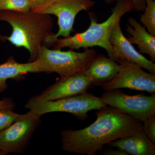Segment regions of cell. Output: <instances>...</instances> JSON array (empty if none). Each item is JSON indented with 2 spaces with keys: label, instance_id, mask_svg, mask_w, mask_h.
<instances>
[{
  "label": "cell",
  "instance_id": "cb8c5ba5",
  "mask_svg": "<svg viewBox=\"0 0 155 155\" xmlns=\"http://www.w3.org/2000/svg\"><path fill=\"white\" fill-rule=\"evenodd\" d=\"M104 1L107 4L110 5L111 3L114 2H116L117 0H104Z\"/></svg>",
  "mask_w": 155,
  "mask_h": 155
},
{
  "label": "cell",
  "instance_id": "603a6c76",
  "mask_svg": "<svg viewBox=\"0 0 155 155\" xmlns=\"http://www.w3.org/2000/svg\"><path fill=\"white\" fill-rule=\"evenodd\" d=\"M134 6V10L137 12L143 11L146 5V0H131Z\"/></svg>",
  "mask_w": 155,
  "mask_h": 155
},
{
  "label": "cell",
  "instance_id": "52a82bcc",
  "mask_svg": "<svg viewBox=\"0 0 155 155\" xmlns=\"http://www.w3.org/2000/svg\"><path fill=\"white\" fill-rule=\"evenodd\" d=\"M40 118L31 111L19 114L11 126L0 132V150L5 155L24 153L29 146L31 137L40 125Z\"/></svg>",
  "mask_w": 155,
  "mask_h": 155
},
{
  "label": "cell",
  "instance_id": "ba28073f",
  "mask_svg": "<svg viewBox=\"0 0 155 155\" xmlns=\"http://www.w3.org/2000/svg\"><path fill=\"white\" fill-rule=\"evenodd\" d=\"M106 105L114 107L143 123L155 115V94L130 95L117 89L103 93L101 97Z\"/></svg>",
  "mask_w": 155,
  "mask_h": 155
},
{
  "label": "cell",
  "instance_id": "9a60e30c",
  "mask_svg": "<svg viewBox=\"0 0 155 155\" xmlns=\"http://www.w3.org/2000/svg\"><path fill=\"white\" fill-rule=\"evenodd\" d=\"M38 72L41 71L36 61L19 63L11 56L6 62L0 64V93L8 88V79H18L27 73Z\"/></svg>",
  "mask_w": 155,
  "mask_h": 155
},
{
  "label": "cell",
  "instance_id": "9c48e42d",
  "mask_svg": "<svg viewBox=\"0 0 155 155\" xmlns=\"http://www.w3.org/2000/svg\"><path fill=\"white\" fill-rule=\"evenodd\" d=\"M119 64L120 70L116 77L102 86L105 91L128 88L155 94V75L146 72L131 61H124Z\"/></svg>",
  "mask_w": 155,
  "mask_h": 155
},
{
  "label": "cell",
  "instance_id": "d6986e66",
  "mask_svg": "<svg viewBox=\"0 0 155 155\" xmlns=\"http://www.w3.org/2000/svg\"><path fill=\"white\" fill-rule=\"evenodd\" d=\"M142 129L149 139L155 144V115L152 116L143 123Z\"/></svg>",
  "mask_w": 155,
  "mask_h": 155
},
{
  "label": "cell",
  "instance_id": "7c38bea8",
  "mask_svg": "<svg viewBox=\"0 0 155 155\" xmlns=\"http://www.w3.org/2000/svg\"><path fill=\"white\" fill-rule=\"evenodd\" d=\"M120 65L103 54L97 55L84 72L90 79L93 86H103L116 77Z\"/></svg>",
  "mask_w": 155,
  "mask_h": 155
},
{
  "label": "cell",
  "instance_id": "7402d4cb",
  "mask_svg": "<svg viewBox=\"0 0 155 155\" xmlns=\"http://www.w3.org/2000/svg\"><path fill=\"white\" fill-rule=\"evenodd\" d=\"M116 150H112L109 149L104 151L102 153L104 155H129L128 153L124 150L117 148Z\"/></svg>",
  "mask_w": 155,
  "mask_h": 155
},
{
  "label": "cell",
  "instance_id": "d4e9b609",
  "mask_svg": "<svg viewBox=\"0 0 155 155\" xmlns=\"http://www.w3.org/2000/svg\"><path fill=\"white\" fill-rule=\"evenodd\" d=\"M5 155V154L4 153L2 152V151L0 150V155Z\"/></svg>",
  "mask_w": 155,
  "mask_h": 155
},
{
  "label": "cell",
  "instance_id": "6da1fadb",
  "mask_svg": "<svg viewBox=\"0 0 155 155\" xmlns=\"http://www.w3.org/2000/svg\"><path fill=\"white\" fill-rule=\"evenodd\" d=\"M95 115L96 120L87 127L80 130H64L61 132L63 151L94 155L104 145L142 129V122L111 106H104Z\"/></svg>",
  "mask_w": 155,
  "mask_h": 155
},
{
  "label": "cell",
  "instance_id": "e0dca14e",
  "mask_svg": "<svg viewBox=\"0 0 155 155\" xmlns=\"http://www.w3.org/2000/svg\"><path fill=\"white\" fill-rule=\"evenodd\" d=\"M3 11L27 12L31 7L28 0H0V11Z\"/></svg>",
  "mask_w": 155,
  "mask_h": 155
},
{
  "label": "cell",
  "instance_id": "ffe728a7",
  "mask_svg": "<svg viewBox=\"0 0 155 155\" xmlns=\"http://www.w3.org/2000/svg\"><path fill=\"white\" fill-rule=\"evenodd\" d=\"M15 106V103L11 98H4L0 100V110H13Z\"/></svg>",
  "mask_w": 155,
  "mask_h": 155
},
{
  "label": "cell",
  "instance_id": "8fae6325",
  "mask_svg": "<svg viewBox=\"0 0 155 155\" xmlns=\"http://www.w3.org/2000/svg\"><path fill=\"white\" fill-rule=\"evenodd\" d=\"M93 87L90 79L84 72L57 78L55 83L36 96L38 99L55 101L82 94Z\"/></svg>",
  "mask_w": 155,
  "mask_h": 155
},
{
  "label": "cell",
  "instance_id": "8992f818",
  "mask_svg": "<svg viewBox=\"0 0 155 155\" xmlns=\"http://www.w3.org/2000/svg\"><path fill=\"white\" fill-rule=\"evenodd\" d=\"M94 5L92 0H51L36 11H32L54 15L58 18V32L47 39L45 46L51 47L53 42L60 37L70 36V34L74 31L76 16L81 11H89Z\"/></svg>",
  "mask_w": 155,
  "mask_h": 155
},
{
  "label": "cell",
  "instance_id": "5bb4252c",
  "mask_svg": "<svg viewBox=\"0 0 155 155\" xmlns=\"http://www.w3.org/2000/svg\"><path fill=\"white\" fill-rule=\"evenodd\" d=\"M108 145L124 150L129 155H155V145L142 129L129 136L119 139Z\"/></svg>",
  "mask_w": 155,
  "mask_h": 155
},
{
  "label": "cell",
  "instance_id": "5b68a950",
  "mask_svg": "<svg viewBox=\"0 0 155 155\" xmlns=\"http://www.w3.org/2000/svg\"><path fill=\"white\" fill-rule=\"evenodd\" d=\"M105 106L101 97L87 92L55 101H45L32 97L25 107L40 116L48 113L64 112L83 120L88 118L89 111L98 110Z\"/></svg>",
  "mask_w": 155,
  "mask_h": 155
},
{
  "label": "cell",
  "instance_id": "2e32d148",
  "mask_svg": "<svg viewBox=\"0 0 155 155\" xmlns=\"http://www.w3.org/2000/svg\"><path fill=\"white\" fill-rule=\"evenodd\" d=\"M143 14H140V22L151 34L155 36V0H146Z\"/></svg>",
  "mask_w": 155,
  "mask_h": 155
},
{
  "label": "cell",
  "instance_id": "3957f363",
  "mask_svg": "<svg viewBox=\"0 0 155 155\" xmlns=\"http://www.w3.org/2000/svg\"><path fill=\"white\" fill-rule=\"evenodd\" d=\"M116 2L112 14L105 21L99 23L94 13L88 12L91 22L87 29L75 34L73 36L57 38L51 46H53L54 49L69 48L72 50L100 47L107 51L108 57L110 58L113 51L110 41L111 31L116 23L120 21L125 14L134 11L131 0H117Z\"/></svg>",
  "mask_w": 155,
  "mask_h": 155
},
{
  "label": "cell",
  "instance_id": "277c9868",
  "mask_svg": "<svg viewBox=\"0 0 155 155\" xmlns=\"http://www.w3.org/2000/svg\"><path fill=\"white\" fill-rule=\"evenodd\" d=\"M95 50L84 49L81 52L70 49L62 51L60 49H50L42 46L35 61L41 72H55L62 78L84 72L97 55Z\"/></svg>",
  "mask_w": 155,
  "mask_h": 155
},
{
  "label": "cell",
  "instance_id": "ac0fdd59",
  "mask_svg": "<svg viewBox=\"0 0 155 155\" xmlns=\"http://www.w3.org/2000/svg\"><path fill=\"white\" fill-rule=\"evenodd\" d=\"M19 115L12 110H0V132L11 126Z\"/></svg>",
  "mask_w": 155,
  "mask_h": 155
},
{
  "label": "cell",
  "instance_id": "30bf717a",
  "mask_svg": "<svg viewBox=\"0 0 155 155\" xmlns=\"http://www.w3.org/2000/svg\"><path fill=\"white\" fill-rule=\"evenodd\" d=\"M110 41L113 47L111 59L119 64L124 61H131L155 75L154 63L135 49L122 32L120 21L116 23L111 31Z\"/></svg>",
  "mask_w": 155,
  "mask_h": 155
},
{
  "label": "cell",
  "instance_id": "7a4b0ae2",
  "mask_svg": "<svg viewBox=\"0 0 155 155\" xmlns=\"http://www.w3.org/2000/svg\"><path fill=\"white\" fill-rule=\"evenodd\" d=\"M8 23L12 28L10 36L0 37L17 48H23L30 54L29 62L35 61L46 41L54 35L53 19L50 15L30 11H0V22Z\"/></svg>",
  "mask_w": 155,
  "mask_h": 155
},
{
  "label": "cell",
  "instance_id": "4fadbf2b",
  "mask_svg": "<svg viewBox=\"0 0 155 155\" xmlns=\"http://www.w3.org/2000/svg\"><path fill=\"white\" fill-rule=\"evenodd\" d=\"M128 24L125 31L127 38L132 45H136L139 52L142 54L148 55L153 63L155 62V36L150 33L140 22L134 17H130L127 19Z\"/></svg>",
  "mask_w": 155,
  "mask_h": 155
},
{
  "label": "cell",
  "instance_id": "44dd1931",
  "mask_svg": "<svg viewBox=\"0 0 155 155\" xmlns=\"http://www.w3.org/2000/svg\"><path fill=\"white\" fill-rule=\"evenodd\" d=\"M31 7V11H35L47 4L51 0H28Z\"/></svg>",
  "mask_w": 155,
  "mask_h": 155
}]
</instances>
